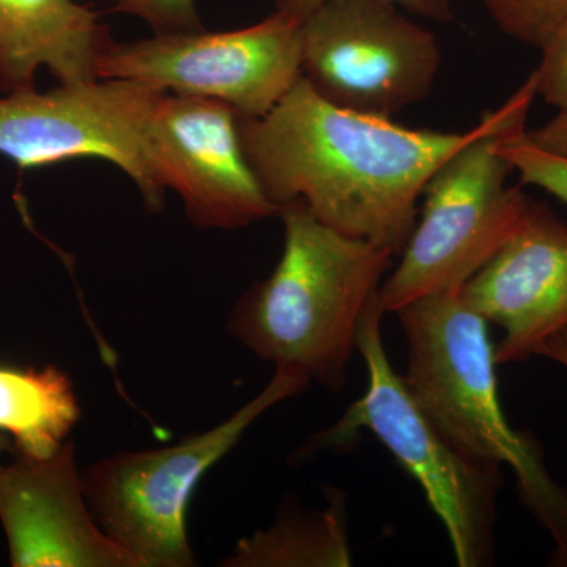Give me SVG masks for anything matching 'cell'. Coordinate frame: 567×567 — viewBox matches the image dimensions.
<instances>
[{"mask_svg":"<svg viewBox=\"0 0 567 567\" xmlns=\"http://www.w3.org/2000/svg\"><path fill=\"white\" fill-rule=\"evenodd\" d=\"M481 130L406 128L342 110L303 76L262 117H238L246 159L279 208L305 204L338 233L401 256L429 178Z\"/></svg>","mask_w":567,"mask_h":567,"instance_id":"1","label":"cell"},{"mask_svg":"<svg viewBox=\"0 0 567 567\" xmlns=\"http://www.w3.org/2000/svg\"><path fill=\"white\" fill-rule=\"evenodd\" d=\"M278 216L281 259L241 295L226 331L260 360L342 390L361 322L379 298L393 252L331 229L298 200Z\"/></svg>","mask_w":567,"mask_h":567,"instance_id":"2","label":"cell"},{"mask_svg":"<svg viewBox=\"0 0 567 567\" xmlns=\"http://www.w3.org/2000/svg\"><path fill=\"white\" fill-rule=\"evenodd\" d=\"M395 316L409 353L402 377L425 415L468 456L511 466L522 502L554 546L561 544L567 539V488L548 473L535 439L506 420L484 317L461 292L417 298Z\"/></svg>","mask_w":567,"mask_h":567,"instance_id":"3","label":"cell"},{"mask_svg":"<svg viewBox=\"0 0 567 567\" xmlns=\"http://www.w3.org/2000/svg\"><path fill=\"white\" fill-rule=\"evenodd\" d=\"M535 99L529 74L498 110L481 118L480 133L429 178L421 218L401 262L380 287L383 316L427 295L461 292L524 221L532 200L507 185L514 167L499 151V141L507 130L527 122Z\"/></svg>","mask_w":567,"mask_h":567,"instance_id":"4","label":"cell"},{"mask_svg":"<svg viewBox=\"0 0 567 567\" xmlns=\"http://www.w3.org/2000/svg\"><path fill=\"white\" fill-rule=\"evenodd\" d=\"M382 317L377 298L358 333L357 352L368 369L364 394L338 423L312 435L297 457L344 450L361 431L371 432L423 488L446 529L457 566L492 565L502 465L468 456L425 415L388 358Z\"/></svg>","mask_w":567,"mask_h":567,"instance_id":"5","label":"cell"},{"mask_svg":"<svg viewBox=\"0 0 567 567\" xmlns=\"http://www.w3.org/2000/svg\"><path fill=\"white\" fill-rule=\"evenodd\" d=\"M309 385L305 375L276 368L252 401L210 431L162 450L123 451L95 462L82 473L93 517L140 567L196 565L186 514L200 480L240 442L254 421Z\"/></svg>","mask_w":567,"mask_h":567,"instance_id":"6","label":"cell"},{"mask_svg":"<svg viewBox=\"0 0 567 567\" xmlns=\"http://www.w3.org/2000/svg\"><path fill=\"white\" fill-rule=\"evenodd\" d=\"M300 29L301 76L334 106L393 121L434 89L439 40L391 0H324Z\"/></svg>","mask_w":567,"mask_h":567,"instance_id":"7","label":"cell"},{"mask_svg":"<svg viewBox=\"0 0 567 567\" xmlns=\"http://www.w3.org/2000/svg\"><path fill=\"white\" fill-rule=\"evenodd\" d=\"M301 20L275 11L229 32L155 33L114 43L99 63L102 80H128L173 95L213 100L238 117H262L301 78Z\"/></svg>","mask_w":567,"mask_h":567,"instance_id":"8","label":"cell"},{"mask_svg":"<svg viewBox=\"0 0 567 567\" xmlns=\"http://www.w3.org/2000/svg\"><path fill=\"white\" fill-rule=\"evenodd\" d=\"M163 91L128 80L61 84L0 99V155L21 169L76 158L106 159L128 175L151 210L164 192L147 153L148 125Z\"/></svg>","mask_w":567,"mask_h":567,"instance_id":"9","label":"cell"},{"mask_svg":"<svg viewBox=\"0 0 567 567\" xmlns=\"http://www.w3.org/2000/svg\"><path fill=\"white\" fill-rule=\"evenodd\" d=\"M147 153L159 188L181 194L200 229H240L278 215L246 159L238 114L226 104L164 92Z\"/></svg>","mask_w":567,"mask_h":567,"instance_id":"10","label":"cell"},{"mask_svg":"<svg viewBox=\"0 0 567 567\" xmlns=\"http://www.w3.org/2000/svg\"><path fill=\"white\" fill-rule=\"evenodd\" d=\"M73 440L55 456L0 466V524L14 567H140L93 517Z\"/></svg>","mask_w":567,"mask_h":567,"instance_id":"11","label":"cell"},{"mask_svg":"<svg viewBox=\"0 0 567 567\" xmlns=\"http://www.w3.org/2000/svg\"><path fill=\"white\" fill-rule=\"evenodd\" d=\"M462 298L502 330L496 364L536 357L567 327V226L532 203L524 221L462 287Z\"/></svg>","mask_w":567,"mask_h":567,"instance_id":"12","label":"cell"},{"mask_svg":"<svg viewBox=\"0 0 567 567\" xmlns=\"http://www.w3.org/2000/svg\"><path fill=\"white\" fill-rule=\"evenodd\" d=\"M112 40L99 13L76 0H0V89H35L40 69L61 84L100 80Z\"/></svg>","mask_w":567,"mask_h":567,"instance_id":"13","label":"cell"},{"mask_svg":"<svg viewBox=\"0 0 567 567\" xmlns=\"http://www.w3.org/2000/svg\"><path fill=\"white\" fill-rule=\"evenodd\" d=\"M80 417L73 383L61 369L0 368V432L13 436L20 456H55Z\"/></svg>","mask_w":567,"mask_h":567,"instance_id":"14","label":"cell"},{"mask_svg":"<svg viewBox=\"0 0 567 567\" xmlns=\"http://www.w3.org/2000/svg\"><path fill=\"white\" fill-rule=\"evenodd\" d=\"M352 561L346 498L341 491H336L324 509L289 507L270 528L238 540L221 566L349 567Z\"/></svg>","mask_w":567,"mask_h":567,"instance_id":"15","label":"cell"},{"mask_svg":"<svg viewBox=\"0 0 567 567\" xmlns=\"http://www.w3.org/2000/svg\"><path fill=\"white\" fill-rule=\"evenodd\" d=\"M484 7L499 31L537 50L567 21V0H484Z\"/></svg>","mask_w":567,"mask_h":567,"instance_id":"16","label":"cell"},{"mask_svg":"<svg viewBox=\"0 0 567 567\" xmlns=\"http://www.w3.org/2000/svg\"><path fill=\"white\" fill-rule=\"evenodd\" d=\"M499 151L513 164L524 185L536 186L567 205V156L555 155L529 141L527 122L507 130Z\"/></svg>","mask_w":567,"mask_h":567,"instance_id":"17","label":"cell"},{"mask_svg":"<svg viewBox=\"0 0 567 567\" xmlns=\"http://www.w3.org/2000/svg\"><path fill=\"white\" fill-rule=\"evenodd\" d=\"M540 62L532 76L536 96L548 106L567 111V21L539 47Z\"/></svg>","mask_w":567,"mask_h":567,"instance_id":"18","label":"cell"},{"mask_svg":"<svg viewBox=\"0 0 567 567\" xmlns=\"http://www.w3.org/2000/svg\"><path fill=\"white\" fill-rule=\"evenodd\" d=\"M117 10L141 18L155 33L203 31L194 0H117Z\"/></svg>","mask_w":567,"mask_h":567,"instance_id":"19","label":"cell"},{"mask_svg":"<svg viewBox=\"0 0 567 567\" xmlns=\"http://www.w3.org/2000/svg\"><path fill=\"white\" fill-rule=\"evenodd\" d=\"M324 0H275V11L301 20ZM413 17L435 22L454 21L453 0H391Z\"/></svg>","mask_w":567,"mask_h":567,"instance_id":"20","label":"cell"},{"mask_svg":"<svg viewBox=\"0 0 567 567\" xmlns=\"http://www.w3.org/2000/svg\"><path fill=\"white\" fill-rule=\"evenodd\" d=\"M529 141L555 155L567 156V111H558L551 121L527 130Z\"/></svg>","mask_w":567,"mask_h":567,"instance_id":"21","label":"cell"},{"mask_svg":"<svg viewBox=\"0 0 567 567\" xmlns=\"http://www.w3.org/2000/svg\"><path fill=\"white\" fill-rule=\"evenodd\" d=\"M536 357H544L567 369V327L550 336L537 350Z\"/></svg>","mask_w":567,"mask_h":567,"instance_id":"22","label":"cell"},{"mask_svg":"<svg viewBox=\"0 0 567 567\" xmlns=\"http://www.w3.org/2000/svg\"><path fill=\"white\" fill-rule=\"evenodd\" d=\"M548 565L557 567H567V540L561 546L554 547L550 558H548Z\"/></svg>","mask_w":567,"mask_h":567,"instance_id":"23","label":"cell"},{"mask_svg":"<svg viewBox=\"0 0 567 567\" xmlns=\"http://www.w3.org/2000/svg\"><path fill=\"white\" fill-rule=\"evenodd\" d=\"M10 443L9 440H7V436L2 435V432H0V457H2V454L6 453L7 450H9ZM2 466V465H0Z\"/></svg>","mask_w":567,"mask_h":567,"instance_id":"24","label":"cell"}]
</instances>
